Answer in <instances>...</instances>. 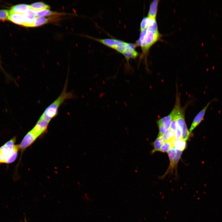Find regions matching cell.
<instances>
[{
	"label": "cell",
	"instance_id": "7c38bea8",
	"mask_svg": "<svg viewBox=\"0 0 222 222\" xmlns=\"http://www.w3.org/2000/svg\"><path fill=\"white\" fill-rule=\"evenodd\" d=\"M9 20L16 24L24 26L25 19L23 14L13 13L10 14Z\"/></svg>",
	"mask_w": 222,
	"mask_h": 222
},
{
	"label": "cell",
	"instance_id": "44dd1931",
	"mask_svg": "<svg viewBox=\"0 0 222 222\" xmlns=\"http://www.w3.org/2000/svg\"><path fill=\"white\" fill-rule=\"evenodd\" d=\"M181 138L186 141L189 138L191 133L188 130L186 124L183 126L182 130Z\"/></svg>",
	"mask_w": 222,
	"mask_h": 222
},
{
	"label": "cell",
	"instance_id": "ac0fdd59",
	"mask_svg": "<svg viewBox=\"0 0 222 222\" xmlns=\"http://www.w3.org/2000/svg\"><path fill=\"white\" fill-rule=\"evenodd\" d=\"M165 142L163 140L162 136L157 137L156 139L153 143L154 149L152 150V153L159 151L161 147Z\"/></svg>",
	"mask_w": 222,
	"mask_h": 222
},
{
	"label": "cell",
	"instance_id": "9c48e42d",
	"mask_svg": "<svg viewBox=\"0 0 222 222\" xmlns=\"http://www.w3.org/2000/svg\"><path fill=\"white\" fill-rule=\"evenodd\" d=\"M23 14L25 19L24 26L27 27H31L37 17L35 11L31 9H30Z\"/></svg>",
	"mask_w": 222,
	"mask_h": 222
},
{
	"label": "cell",
	"instance_id": "ba28073f",
	"mask_svg": "<svg viewBox=\"0 0 222 222\" xmlns=\"http://www.w3.org/2000/svg\"><path fill=\"white\" fill-rule=\"evenodd\" d=\"M49 122L39 118L31 130L39 137L47 131Z\"/></svg>",
	"mask_w": 222,
	"mask_h": 222
},
{
	"label": "cell",
	"instance_id": "2e32d148",
	"mask_svg": "<svg viewBox=\"0 0 222 222\" xmlns=\"http://www.w3.org/2000/svg\"><path fill=\"white\" fill-rule=\"evenodd\" d=\"M37 17H45L55 15H60V13L52 11L49 9H44L35 11Z\"/></svg>",
	"mask_w": 222,
	"mask_h": 222
},
{
	"label": "cell",
	"instance_id": "8fae6325",
	"mask_svg": "<svg viewBox=\"0 0 222 222\" xmlns=\"http://www.w3.org/2000/svg\"><path fill=\"white\" fill-rule=\"evenodd\" d=\"M31 9L30 5L25 4L16 5L13 6L10 10V14L13 13L23 14Z\"/></svg>",
	"mask_w": 222,
	"mask_h": 222
},
{
	"label": "cell",
	"instance_id": "277c9868",
	"mask_svg": "<svg viewBox=\"0 0 222 222\" xmlns=\"http://www.w3.org/2000/svg\"><path fill=\"white\" fill-rule=\"evenodd\" d=\"M16 137H14L0 147V163H10L16 159L19 145H15Z\"/></svg>",
	"mask_w": 222,
	"mask_h": 222
},
{
	"label": "cell",
	"instance_id": "3957f363",
	"mask_svg": "<svg viewBox=\"0 0 222 222\" xmlns=\"http://www.w3.org/2000/svg\"><path fill=\"white\" fill-rule=\"evenodd\" d=\"M68 78L67 77L63 89L60 95L45 109L39 118L50 122L57 115L60 107L65 101L74 98V94L72 92H68L67 90Z\"/></svg>",
	"mask_w": 222,
	"mask_h": 222
},
{
	"label": "cell",
	"instance_id": "7a4b0ae2",
	"mask_svg": "<svg viewBox=\"0 0 222 222\" xmlns=\"http://www.w3.org/2000/svg\"><path fill=\"white\" fill-rule=\"evenodd\" d=\"M88 37L121 54L124 56L127 62L131 59H135L139 55L136 50L137 46L135 43H128L114 39H100L90 36Z\"/></svg>",
	"mask_w": 222,
	"mask_h": 222
},
{
	"label": "cell",
	"instance_id": "ffe728a7",
	"mask_svg": "<svg viewBox=\"0 0 222 222\" xmlns=\"http://www.w3.org/2000/svg\"><path fill=\"white\" fill-rule=\"evenodd\" d=\"M174 146V145L170 140L166 141L164 142L162 146L159 151L163 153L167 152L171 147Z\"/></svg>",
	"mask_w": 222,
	"mask_h": 222
},
{
	"label": "cell",
	"instance_id": "cb8c5ba5",
	"mask_svg": "<svg viewBox=\"0 0 222 222\" xmlns=\"http://www.w3.org/2000/svg\"><path fill=\"white\" fill-rule=\"evenodd\" d=\"M182 130L177 124L176 128L175 131V138L177 139H181L182 137Z\"/></svg>",
	"mask_w": 222,
	"mask_h": 222
},
{
	"label": "cell",
	"instance_id": "6da1fadb",
	"mask_svg": "<svg viewBox=\"0 0 222 222\" xmlns=\"http://www.w3.org/2000/svg\"><path fill=\"white\" fill-rule=\"evenodd\" d=\"M140 28V36L135 44L142 50L140 60L144 59L146 61L150 47L161 39L162 35L158 31L156 18L145 17Z\"/></svg>",
	"mask_w": 222,
	"mask_h": 222
},
{
	"label": "cell",
	"instance_id": "8992f818",
	"mask_svg": "<svg viewBox=\"0 0 222 222\" xmlns=\"http://www.w3.org/2000/svg\"><path fill=\"white\" fill-rule=\"evenodd\" d=\"M38 137L31 130L28 132L25 136L19 145V150L21 154L31 146Z\"/></svg>",
	"mask_w": 222,
	"mask_h": 222
},
{
	"label": "cell",
	"instance_id": "e0dca14e",
	"mask_svg": "<svg viewBox=\"0 0 222 222\" xmlns=\"http://www.w3.org/2000/svg\"><path fill=\"white\" fill-rule=\"evenodd\" d=\"M174 147L176 150L183 151L186 147V141L182 138L176 139L174 143Z\"/></svg>",
	"mask_w": 222,
	"mask_h": 222
},
{
	"label": "cell",
	"instance_id": "5bb4252c",
	"mask_svg": "<svg viewBox=\"0 0 222 222\" xmlns=\"http://www.w3.org/2000/svg\"><path fill=\"white\" fill-rule=\"evenodd\" d=\"M158 3V0H154L150 3L147 17L156 18Z\"/></svg>",
	"mask_w": 222,
	"mask_h": 222
},
{
	"label": "cell",
	"instance_id": "603a6c76",
	"mask_svg": "<svg viewBox=\"0 0 222 222\" xmlns=\"http://www.w3.org/2000/svg\"><path fill=\"white\" fill-rule=\"evenodd\" d=\"M10 14V10H0V20H5L8 19Z\"/></svg>",
	"mask_w": 222,
	"mask_h": 222
},
{
	"label": "cell",
	"instance_id": "52a82bcc",
	"mask_svg": "<svg viewBox=\"0 0 222 222\" xmlns=\"http://www.w3.org/2000/svg\"><path fill=\"white\" fill-rule=\"evenodd\" d=\"M214 99L209 101L206 105L199 112L194 119L189 131L191 133L201 122L204 119L206 111L209 105L213 101H216Z\"/></svg>",
	"mask_w": 222,
	"mask_h": 222
},
{
	"label": "cell",
	"instance_id": "9a60e30c",
	"mask_svg": "<svg viewBox=\"0 0 222 222\" xmlns=\"http://www.w3.org/2000/svg\"><path fill=\"white\" fill-rule=\"evenodd\" d=\"M31 9L35 11L40 10L44 9H49L50 6L42 2H37L31 4L30 5Z\"/></svg>",
	"mask_w": 222,
	"mask_h": 222
},
{
	"label": "cell",
	"instance_id": "7402d4cb",
	"mask_svg": "<svg viewBox=\"0 0 222 222\" xmlns=\"http://www.w3.org/2000/svg\"><path fill=\"white\" fill-rule=\"evenodd\" d=\"M183 151L176 150V154L174 158L173 162V168H176L178 162L180 158Z\"/></svg>",
	"mask_w": 222,
	"mask_h": 222
},
{
	"label": "cell",
	"instance_id": "5b68a950",
	"mask_svg": "<svg viewBox=\"0 0 222 222\" xmlns=\"http://www.w3.org/2000/svg\"><path fill=\"white\" fill-rule=\"evenodd\" d=\"M173 116V113L171 111L168 115L159 119L157 121V123L159 129L158 137H162L165 132L170 128Z\"/></svg>",
	"mask_w": 222,
	"mask_h": 222
},
{
	"label": "cell",
	"instance_id": "4fadbf2b",
	"mask_svg": "<svg viewBox=\"0 0 222 222\" xmlns=\"http://www.w3.org/2000/svg\"><path fill=\"white\" fill-rule=\"evenodd\" d=\"M170 161V164L166 175L169 172H172L173 169V162L175 157L176 154V150L174 147H171L167 152Z\"/></svg>",
	"mask_w": 222,
	"mask_h": 222
},
{
	"label": "cell",
	"instance_id": "d6986e66",
	"mask_svg": "<svg viewBox=\"0 0 222 222\" xmlns=\"http://www.w3.org/2000/svg\"><path fill=\"white\" fill-rule=\"evenodd\" d=\"M175 137V132L170 128L167 129L162 136L163 141H166L170 140Z\"/></svg>",
	"mask_w": 222,
	"mask_h": 222
},
{
	"label": "cell",
	"instance_id": "30bf717a",
	"mask_svg": "<svg viewBox=\"0 0 222 222\" xmlns=\"http://www.w3.org/2000/svg\"><path fill=\"white\" fill-rule=\"evenodd\" d=\"M57 17L53 16L49 17H36L32 24L31 27H36L40 26L48 23L52 21L57 20L59 19Z\"/></svg>",
	"mask_w": 222,
	"mask_h": 222
}]
</instances>
